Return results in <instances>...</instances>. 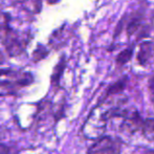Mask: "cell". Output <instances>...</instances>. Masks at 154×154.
Instances as JSON below:
<instances>
[{
    "mask_svg": "<svg viewBox=\"0 0 154 154\" xmlns=\"http://www.w3.org/2000/svg\"><path fill=\"white\" fill-rule=\"evenodd\" d=\"M32 75L15 70H0V97L15 94L20 88L29 85Z\"/></svg>",
    "mask_w": 154,
    "mask_h": 154,
    "instance_id": "1",
    "label": "cell"
},
{
    "mask_svg": "<svg viewBox=\"0 0 154 154\" xmlns=\"http://www.w3.org/2000/svg\"><path fill=\"white\" fill-rule=\"evenodd\" d=\"M108 118V109H103L102 106H97L89 114L83 127V133L87 138L97 140L103 136L106 131Z\"/></svg>",
    "mask_w": 154,
    "mask_h": 154,
    "instance_id": "2",
    "label": "cell"
},
{
    "mask_svg": "<svg viewBox=\"0 0 154 154\" xmlns=\"http://www.w3.org/2000/svg\"><path fill=\"white\" fill-rule=\"evenodd\" d=\"M121 143L111 136H101L88 150L89 154H119Z\"/></svg>",
    "mask_w": 154,
    "mask_h": 154,
    "instance_id": "3",
    "label": "cell"
},
{
    "mask_svg": "<svg viewBox=\"0 0 154 154\" xmlns=\"http://www.w3.org/2000/svg\"><path fill=\"white\" fill-rule=\"evenodd\" d=\"M144 121L136 110H127L125 114L121 118L120 128L123 132L127 134H135L142 130Z\"/></svg>",
    "mask_w": 154,
    "mask_h": 154,
    "instance_id": "4",
    "label": "cell"
},
{
    "mask_svg": "<svg viewBox=\"0 0 154 154\" xmlns=\"http://www.w3.org/2000/svg\"><path fill=\"white\" fill-rule=\"evenodd\" d=\"M140 131L147 140H154V119H149V120L144 121Z\"/></svg>",
    "mask_w": 154,
    "mask_h": 154,
    "instance_id": "5",
    "label": "cell"
},
{
    "mask_svg": "<svg viewBox=\"0 0 154 154\" xmlns=\"http://www.w3.org/2000/svg\"><path fill=\"white\" fill-rule=\"evenodd\" d=\"M126 83H127V78H123V79L119 80L118 82H116L114 84H112L107 90V93H106V97H109L111 95L118 94V93L122 92L126 86Z\"/></svg>",
    "mask_w": 154,
    "mask_h": 154,
    "instance_id": "6",
    "label": "cell"
},
{
    "mask_svg": "<svg viewBox=\"0 0 154 154\" xmlns=\"http://www.w3.org/2000/svg\"><path fill=\"white\" fill-rule=\"evenodd\" d=\"M132 54H133V48H127L125 51H123L116 57V63L119 65H125L126 63L129 62V60L131 59Z\"/></svg>",
    "mask_w": 154,
    "mask_h": 154,
    "instance_id": "7",
    "label": "cell"
},
{
    "mask_svg": "<svg viewBox=\"0 0 154 154\" xmlns=\"http://www.w3.org/2000/svg\"><path fill=\"white\" fill-rule=\"evenodd\" d=\"M149 56H150V46L148 44H144L140 47V51L138 53L137 56L138 62L142 65H145V63L148 61Z\"/></svg>",
    "mask_w": 154,
    "mask_h": 154,
    "instance_id": "8",
    "label": "cell"
},
{
    "mask_svg": "<svg viewBox=\"0 0 154 154\" xmlns=\"http://www.w3.org/2000/svg\"><path fill=\"white\" fill-rule=\"evenodd\" d=\"M0 154H10V148L5 145L0 144Z\"/></svg>",
    "mask_w": 154,
    "mask_h": 154,
    "instance_id": "9",
    "label": "cell"
},
{
    "mask_svg": "<svg viewBox=\"0 0 154 154\" xmlns=\"http://www.w3.org/2000/svg\"><path fill=\"white\" fill-rule=\"evenodd\" d=\"M149 87H150V89L154 92V75L151 78L150 82H149Z\"/></svg>",
    "mask_w": 154,
    "mask_h": 154,
    "instance_id": "10",
    "label": "cell"
},
{
    "mask_svg": "<svg viewBox=\"0 0 154 154\" xmlns=\"http://www.w3.org/2000/svg\"><path fill=\"white\" fill-rule=\"evenodd\" d=\"M4 62V58H3V55L1 54V51H0V64H2V63Z\"/></svg>",
    "mask_w": 154,
    "mask_h": 154,
    "instance_id": "11",
    "label": "cell"
},
{
    "mask_svg": "<svg viewBox=\"0 0 154 154\" xmlns=\"http://www.w3.org/2000/svg\"><path fill=\"white\" fill-rule=\"evenodd\" d=\"M152 103H153V106H154V93H153V97H152Z\"/></svg>",
    "mask_w": 154,
    "mask_h": 154,
    "instance_id": "12",
    "label": "cell"
}]
</instances>
